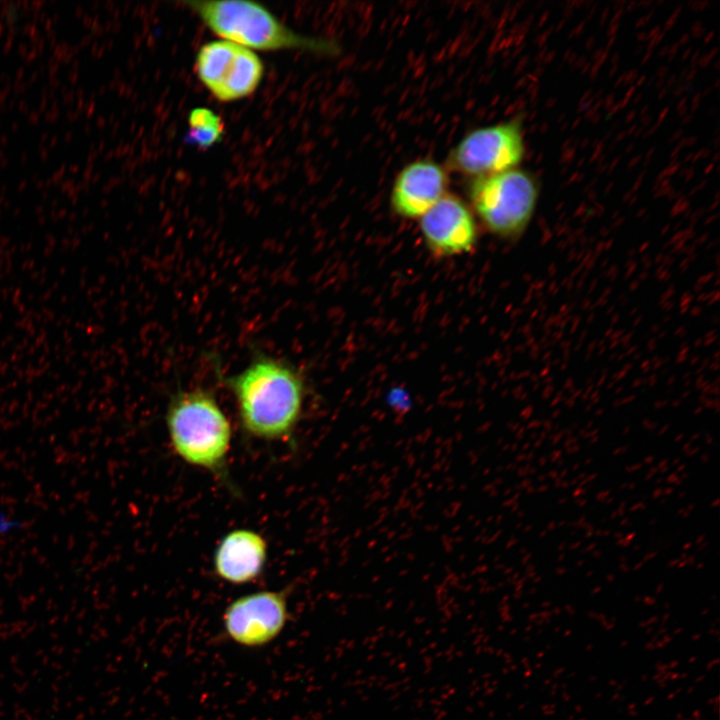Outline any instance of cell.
I'll use <instances>...</instances> for the list:
<instances>
[{
  "label": "cell",
  "instance_id": "6da1fadb",
  "mask_svg": "<svg viewBox=\"0 0 720 720\" xmlns=\"http://www.w3.org/2000/svg\"><path fill=\"white\" fill-rule=\"evenodd\" d=\"M224 383L247 435L278 441L295 432L303 415L306 387L302 375L288 362L260 354Z\"/></svg>",
  "mask_w": 720,
  "mask_h": 720
},
{
  "label": "cell",
  "instance_id": "7a4b0ae2",
  "mask_svg": "<svg viewBox=\"0 0 720 720\" xmlns=\"http://www.w3.org/2000/svg\"><path fill=\"white\" fill-rule=\"evenodd\" d=\"M165 421L171 446L179 458L227 481L232 428L211 392L195 388L176 393Z\"/></svg>",
  "mask_w": 720,
  "mask_h": 720
},
{
  "label": "cell",
  "instance_id": "3957f363",
  "mask_svg": "<svg viewBox=\"0 0 720 720\" xmlns=\"http://www.w3.org/2000/svg\"><path fill=\"white\" fill-rule=\"evenodd\" d=\"M214 34L258 51L301 50L337 55V42L295 32L262 4L249 0L186 1Z\"/></svg>",
  "mask_w": 720,
  "mask_h": 720
},
{
  "label": "cell",
  "instance_id": "277c9868",
  "mask_svg": "<svg viewBox=\"0 0 720 720\" xmlns=\"http://www.w3.org/2000/svg\"><path fill=\"white\" fill-rule=\"evenodd\" d=\"M467 195L473 214L493 236L520 239L529 227L540 197V184L520 167L470 179Z\"/></svg>",
  "mask_w": 720,
  "mask_h": 720
},
{
  "label": "cell",
  "instance_id": "5b68a950",
  "mask_svg": "<svg viewBox=\"0 0 720 720\" xmlns=\"http://www.w3.org/2000/svg\"><path fill=\"white\" fill-rule=\"evenodd\" d=\"M526 153L520 117L468 132L449 152L446 168L470 179L519 167Z\"/></svg>",
  "mask_w": 720,
  "mask_h": 720
},
{
  "label": "cell",
  "instance_id": "8992f818",
  "mask_svg": "<svg viewBox=\"0 0 720 720\" xmlns=\"http://www.w3.org/2000/svg\"><path fill=\"white\" fill-rule=\"evenodd\" d=\"M194 69L210 94L224 103L254 94L265 72L263 61L254 51L223 39L199 48Z\"/></svg>",
  "mask_w": 720,
  "mask_h": 720
},
{
  "label": "cell",
  "instance_id": "52a82bcc",
  "mask_svg": "<svg viewBox=\"0 0 720 720\" xmlns=\"http://www.w3.org/2000/svg\"><path fill=\"white\" fill-rule=\"evenodd\" d=\"M288 590H262L232 601L223 614L227 635L245 647H261L273 641L288 620Z\"/></svg>",
  "mask_w": 720,
  "mask_h": 720
},
{
  "label": "cell",
  "instance_id": "ba28073f",
  "mask_svg": "<svg viewBox=\"0 0 720 720\" xmlns=\"http://www.w3.org/2000/svg\"><path fill=\"white\" fill-rule=\"evenodd\" d=\"M425 246L437 257H452L473 250L478 241V228L467 202L446 193L419 218Z\"/></svg>",
  "mask_w": 720,
  "mask_h": 720
},
{
  "label": "cell",
  "instance_id": "9c48e42d",
  "mask_svg": "<svg viewBox=\"0 0 720 720\" xmlns=\"http://www.w3.org/2000/svg\"><path fill=\"white\" fill-rule=\"evenodd\" d=\"M448 170L430 158L414 160L397 174L391 189L393 212L406 219L420 218L446 193Z\"/></svg>",
  "mask_w": 720,
  "mask_h": 720
},
{
  "label": "cell",
  "instance_id": "30bf717a",
  "mask_svg": "<svg viewBox=\"0 0 720 720\" xmlns=\"http://www.w3.org/2000/svg\"><path fill=\"white\" fill-rule=\"evenodd\" d=\"M268 544L258 532L239 528L225 534L213 555L215 574L223 581L242 585L256 580L265 568Z\"/></svg>",
  "mask_w": 720,
  "mask_h": 720
},
{
  "label": "cell",
  "instance_id": "8fae6325",
  "mask_svg": "<svg viewBox=\"0 0 720 720\" xmlns=\"http://www.w3.org/2000/svg\"><path fill=\"white\" fill-rule=\"evenodd\" d=\"M224 136V121L212 109L193 108L188 115V131L184 141L201 150L219 143Z\"/></svg>",
  "mask_w": 720,
  "mask_h": 720
},
{
  "label": "cell",
  "instance_id": "7c38bea8",
  "mask_svg": "<svg viewBox=\"0 0 720 720\" xmlns=\"http://www.w3.org/2000/svg\"><path fill=\"white\" fill-rule=\"evenodd\" d=\"M17 522L10 517H2L0 515V534H9L15 531L17 528Z\"/></svg>",
  "mask_w": 720,
  "mask_h": 720
}]
</instances>
